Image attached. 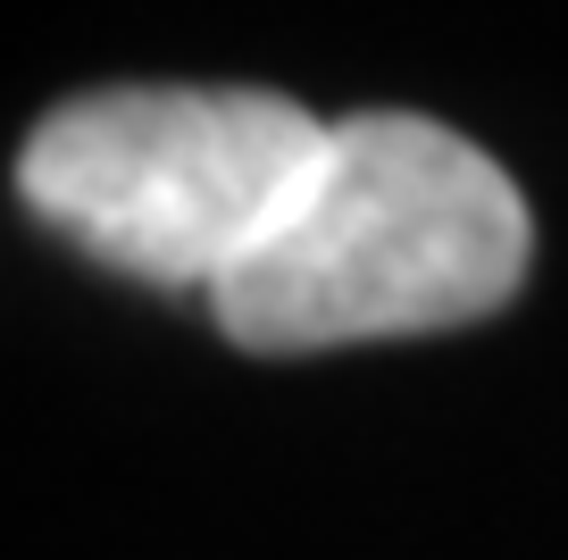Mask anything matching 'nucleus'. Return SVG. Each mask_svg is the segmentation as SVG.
I'll use <instances>...</instances> for the list:
<instances>
[{
    "mask_svg": "<svg viewBox=\"0 0 568 560\" xmlns=\"http://www.w3.org/2000/svg\"><path fill=\"white\" fill-rule=\"evenodd\" d=\"M535 218L501 159L409 109L335 118L260 251L210 293L243 351H343L494 318L527 284Z\"/></svg>",
    "mask_w": 568,
    "mask_h": 560,
    "instance_id": "f257e3e1",
    "label": "nucleus"
},
{
    "mask_svg": "<svg viewBox=\"0 0 568 560\" xmlns=\"http://www.w3.org/2000/svg\"><path fill=\"white\" fill-rule=\"evenodd\" d=\"M326 134L260 84H109L34 118L18 201L134 284L217 293L276 234Z\"/></svg>",
    "mask_w": 568,
    "mask_h": 560,
    "instance_id": "f03ea898",
    "label": "nucleus"
}]
</instances>
